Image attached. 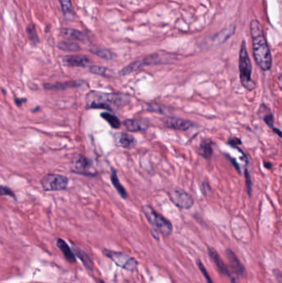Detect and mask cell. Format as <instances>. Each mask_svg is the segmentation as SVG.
<instances>
[{"mask_svg": "<svg viewBox=\"0 0 282 283\" xmlns=\"http://www.w3.org/2000/svg\"><path fill=\"white\" fill-rule=\"evenodd\" d=\"M74 253H75V255L77 256L78 258H80L81 261L83 262L85 266L88 269L92 270L91 260L89 259L88 256L86 255V253H84L83 251L80 250V248H75Z\"/></svg>", "mask_w": 282, "mask_h": 283, "instance_id": "cell-25", "label": "cell"}, {"mask_svg": "<svg viewBox=\"0 0 282 283\" xmlns=\"http://www.w3.org/2000/svg\"><path fill=\"white\" fill-rule=\"evenodd\" d=\"M252 66L247 50L245 41L242 42L239 53V74L241 84L244 88L252 91L255 88V83L252 77Z\"/></svg>", "mask_w": 282, "mask_h": 283, "instance_id": "cell-3", "label": "cell"}, {"mask_svg": "<svg viewBox=\"0 0 282 283\" xmlns=\"http://www.w3.org/2000/svg\"><path fill=\"white\" fill-rule=\"evenodd\" d=\"M209 253H210V256L211 257V259L214 262V264H216V266L218 267V269L219 270V272L223 273V274H226V275H229V269H228L227 266L224 264V262L220 259L219 254L217 253L215 250L213 249H210L209 251Z\"/></svg>", "mask_w": 282, "mask_h": 283, "instance_id": "cell-17", "label": "cell"}, {"mask_svg": "<svg viewBox=\"0 0 282 283\" xmlns=\"http://www.w3.org/2000/svg\"><path fill=\"white\" fill-rule=\"evenodd\" d=\"M61 34L66 38L75 41H86V36L82 32L72 28H61Z\"/></svg>", "mask_w": 282, "mask_h": 283, "instance_id": "cell-14", "label": "cell"}, {"mask_svg": "<svg viewBox=\"0 0 282 283\" xmlns=\"http://www.w3.org/2000/svg\"><path fill=\"white\" fill-rule=\"evenodd\" d=\"M199 153L203 157H205V159H209L212 156L213 149L211 141H203L199 146Z\"/></svg>", "mask_w": 282, "mask_h": 283, "instance_id": "cell-21", "label": "cell"}, {"mask_svg": "<svg viewBox=\"0 0 282 283\" xmlns=\"http://www.w3.org/2000/svg\"><path fill=\"white\" fill-rule=\"evenodd\" d=\"M118 135H119L118 136L119 145L122 148L127 149H133L137 144V140L133 135L125 133V132H121L120 134Z\"/></svg>", "mask_w": 282, "mask_h": 283, "instance_id": "cell-15", "label": "cell"}, {"mask_svg": "<svg viewBox=\"0 0 282 283\" xmlns=\"http://www.w3.org/2000/svg\"><path fill=\"white\" fill-rule=\"evenodd\" d=\"M82 81L79 80H71V81H67V82L55 83V84H47L44 85L46 90L50 91H62L68 88H73V87H79L82 85Z\"/></svg>", "mask_w": 282, "mask_h": 283, "instance_id": "cell-12", "label": "cell"}, {"mask_svg": "<svg viewBox=\"0 0 282 283\" xmlns=\"http://www.w3.org/2000/svg\"><path fill=\"white\" fill-rule=\"evenodd\" d=\"M58 47L66 52H78L80 51V45L71 41H62L59 42Z\"/></svg>", "mask_w": 282, "mask_h": 283, "instance_id": "cell-24", "label": "cell"}, {"mask_svg": "<svg viewBox=\"0 0 282 283\" xmlns=\"http://www.w3.org/2000/svg\"><path fill=\"white\" fill-rule=\"evenodd\" d=\"M26 101V99H17V98H16V99H15V102H16V104H17L18 105V106H21V105H22V103H24V102Z\"/></svg>", "mask_w": 282, "mask_h": 283, "instance_id": "cell-33", "label": "cell"}, {"mask_svg": "<svg viewBox=\"0 0 282 283\" xmlns=\"http://www.w3.org/2000/svg\"><path fill=\"white\" fill-rule=\"evenodd\" d=\"M1 195H9L11 197H15L14 193L9 189V187H1Z\"/></svg>", "mask_w": 282, "mask_h": 283, "instance_id": "cell-29", "label": "cell"}, {"mask_svg": "<svg viewBox=\"0 0 282 283\" xmlns=\"http://www.w3.org/2000/svg\"><path fill=\"white\" fill-rule=\"evenodd\" d=\"M166 61H164L162 57L155 53V54H152V55L147 56L146 57H144L141 60L134 61L133 63L129 64L128 66H125L124 68L119 72L120 75L124 76L127 75L131 74L133 72L138 71V70L141 69L144 66H151V65H156V64L165 63Z\"/></svg>", "mask_w": 282, "mask_h": 283, "instance_id": "cell-6", "label": "cell"}, {"mask_svg": "<svg viewBox=\"0 0 282 283\" xmlns=\"http://www.w3.org/2000/svg\"><path fill=\"white\" fill-rule=\"evenodd\" d=\"M129 101L130 98L127 94L104 93L100 91H91L87 94L86 98L87 107L104 109L109 111L119 110Z\"/></svg>", "mask_w": 282, "mask_h": 283, "instance_id": "cell-2", "label": "cell"}, {"mask_svg": "<svg viewBox=\"0 0 282 283\" xmlns=\"http://www.w3.org/2000/svg\"><path fill=\"white\" fill-rule=\"evenodd\" d=\"M246 180H247V190H248L249 194L251 192V180H250V176H249V173L247 172V170H246Z\"/></svg>", "mask_w": 282, "mask_h": 283, "instance_id": "cell-31", "label": "cell"}, {"mask_svg": "<svg viewBox=\"0 0 282 283\" xmlns=\"http://www.w3.org/2000/svg\"><path fill=\"white\" fill-rule=\"evenodd\" d=\"M57 245H58V247L61 248V250L62 251L65 258L67 259V261H69L71 264L75 263V255H74V253H72L70 247L68 246L67 243L65 242L63 239H59L57 240Z\"/></svg>", "mask_w": 282, "mask_h": 283, "instance_id": "cell-19", "label": "cell"}, {"mask_svg": "<svg viewBox=\"0 0 282 283\" xmlns=\"http://www.w3.org/2000/svg\"><path fill=\"white\" fill-rule=\"evenodd\" d=\"M228 256L229 258L230 264H231L232 268L239 274H242L244 272V268L243 265L240 264L238 258L236 257V255H234V253L231 252V250H228Z\"/></svg>", "mask_w": 282, "mask_h": 283, "instance_id": "cell-22", "label": "cell"}, {"mask_svg": "<svg viewBox=\"0 0 282 283\" xmlns=\"http://www.w3.org/2000/svg\"><path fill=\"white\" fill-rule=\"evenodd\" d=\"M168 196L172 203L180 209H190L194 205L192 196L181 189H172L169 191Z\"/></svg>", "mask_w": 282, "mask_h": 283, "instance_id": "cell-7", "label": "cell"}, {"mask_svg": "<svg viewBox=\"0 0 282 283\" xmlns=\"http://www.w3.org/2000/svg\"><path fill=\"white\" fill-rule=\"evenodd\" d=\"M229 143L232 146H236L237 144H241V141L238 138H231L229 141Z\"/></svg>", "mask_w": 282, "mask_h": 283, "instance_id": "cell-32", "label": "cell"}, {"mask_svg": "<svg viewBox=\"0 0 282 283\" xmlns=\"http://www.w3.org/2000/svg\"><path fill=\"white\" fill-rule=\"evenodd\" d=\"M198 264H199V268H200V270H201V272H202L203 274H204V276H205L208 283H212V281H211V278H210V276L208 275L207 272H206V270H205V267L203 266L202 264H201L200 262H199Z\"/></svg>", "mask_w": 282, "mask_h": 283, "instance_id": "cell-30", "label": "cell"}, {"mask_svg": "<svg viewBox=\"0 0 282 283\" xmlns=\"http://www.w3.org/2000/svg\"><path fill=\"white\" fill-rule=\"evenodd\" d=\"M112 173H111V182L112 184L114 185L117 191L119 192V195H121V197L123 199H126L127 197V191L124 189V187H123L122 184L119 182L118 176H117L116 170H114V168H112Z\"/></svg>", "mask_w": 282, "mask_h": 283, "instance_id": "cell-18", "label": "cell"}, {"mask_svg": "<svg viewBox=\"0 0 282 283\" xmlns=\"http://www.w3.org/2000/svg\"><path fill=\"white\" fill-rule=\"evenodd\" d=\"M27 35L29 40H30L34 44H37L39 42L38 35L36 33V28L34 25H29L27 28Z\"/></svg>", "mask_w": 282, "mask_h": 283, "instance_id": "cell-27", "label": "cell"}, {"mask_svg": "<svg viewBox=\"0 0 282 283\" xmlns=\"http://www.w3.org/2000/svg\"><path fill=\"white\" fill-rule=\"evenodd\" d=\"M142 212H143L145 217L147 218L148 222L152 225V227L158 231V233L168 236L172 234V226L171 222L166 218L163 217L161 214H158L150 206H144L142 207Z\"/></svg>", "mask_w": 282, "mask_h": 283, "instance_id": "cell-4", "label": "cell"}, {"mask_svg": "<svg viewBox=\"0 0 282 283\" xmlns=\"http://www.w3.org/2000/svg\"><path fill=\"white\" fill-rule=\"evenodd\" d=\"M89 72L93 74L102 75V76H109L111 73L108 68L101 66H91L89 67Z\"/></svg>", "mask_w": 282, "mask_h": 283, "instance_id": "cell-26", "label": "cell"}, {"mask_svg": "<svg viewBox=\"0 0 282 283\" xmlns=\"http://www.w3.org/2000/svg\"><path fill=\"white\" fill-rule=\"evenodd\" d=\"M90 169H91L90 162H88V160L82 155H79L74 162L73 170L77 173L92 175Z\"/></svg>", "mask_w": 282, "mask_h": 283, "instance_id": "cell-10", "label": "cell"}, {"mask_svg": "<svg viewBox=\"0 0 282 283\" xmlns=\"http://www.w3.org/2000/svg\"><path fill=\"white\" fill-rule=\"evenodd\" d=\"M61 8L65 17L68 19H71L74 17V9L72 7L71 0H60Z\"/></svg>", "mask_w": 282, "mask_h": 283, "instance_id": "cell-20", "label": "cell"}, {"mask_svg": "<svg viewBox=\"0 0 282 283\" xmlns=\"http://www.w3.org/2000/svg\"><path fill=\"white\" fill-rule=\"evenodd\" d=\"M127 130L130 132H138V131H142L147 129V125L146 122L141 121L140 119H127L123 123Z\"/></svg>", "mask_w": 282, "mask_h": 283, "instance_id": "cell-13", "label": "cell"}, {"mask_svg": "<svg viewBox=\"0 0 282 283\" xmlns=\"http://www.w3.org/2000/svg\"><path fill=\"white\" fill-rule=\"evenodd\" d=\"M101 117H102L106 121L108 122V124L110 125L112 128L114 129H119V127L121 125L120 120L116 116L112 114V113H108V112H104L101 113Z\"/></svg>", "mask_w": 282, "mask_h": 283, "instance_id": "cell-23", "label": "cell"}, {"mask_svg": "<svg viewBox=\"0 0 282 283\" xmlns=\"http://www.w3.org/2000/svg\"><path fill=\"white\" fill-rule=\"evenodd\" d=\"M163 124L165 126L173 130H188L191 127L194 126V124L190 120L183 119V118H176V117H166L163 118Z\"/></svg>", "mask_w": 282, "mask_h": 283, "instance_id": "cell-9", "label": "cell"}, {"mask_svg": "<svg viewBox=\"0 0 282 283\" xmlns=\"http://www.w3.org/2000/svg\"><path fill=\"white\" fill-rule=\"evenodd\" d=\"M65 62L73 67H86L89 64V59L84 55H70L64 59Z\"/></svg>", "mask_w": 282, "mask_h": 283, "instance_id": "cell-11", "label": "cell"}, {"mask_svg": "<svg viewBox=\"0 0 282 283\" xmlns=\"http://www.w3.org/2000/svg\"><path fill=\"white\" fill-rule=\"evenodd\" d=\"M69 183L67 176L59 174H47L42 177L40 184L46 191H61L66 190Z\"/></svg>", "mask_w": 282, "mask_h": 283, "instance_id": "cell-5", "label": "cell"}, {"mask_svg": "<svg viewBox=\"0 0 282 283\" xmlns=\"http://www.w3.org/2000/svg\"><path fill=\"white\" fill-rule=\"evenodd\" d=\"M250 32L252 40V48L255 61L257 66L264 72H267L272 66V57L263 27L259 21L252 20L250 24Z\"/></svg>", "mask_w": 282, "mask_h": 283, "instance_id": "cell-1", "label": "cell"}, {"mask_svg": "<svg viewBox=\"0 0 282 283\" xmlns=\"http://www.w3.org/2000/svg\"><path fill=\"white\" fill-rule=\"evenodd\" d=\"M90 52L99 57L105 59V60H108V61L114 60L117 57L115 53H113L110 50L105 48V47H93L90 48Z\"/></svg>", "mask_w": 282, "mask_h": 283, "instance_id": "cell-16", "label": "cell"}, {"mask_svg": "<svg viewBox=\"0 0 282 283\" xmlns=\"http://www.w3.org/2000/svg\"><path fill=\"white\" fill-rule=\"evenodd\" d=\"M105 253L108 256V258H110L118 266L122 267L123 269L133 271L138 267V262L136 261L135 259L130 256L127 255L125 253L109 250H106Z\"/></svg>", "mask_w": 282, "mask_h": 283, "instance_id": "cell-8", "label": "cell"}, {"mask_svg": "<svg viewBox=\"0 0 282 283\" xmlns=\"http://www.w3.org/2000/svg\"><path fill=\"white\" fill-rule=\"evenodd\" d=\"M263 113V115H265L263 116V119L265 122V124H267L269 127H271V129H273L274 118L272 113L267 109H266V112L265 113Z\"/></svg>", "mask_w": 282, "mask_h": 283, "instance_id": "cell-28", "label": "cell"}]
</instances>
